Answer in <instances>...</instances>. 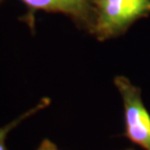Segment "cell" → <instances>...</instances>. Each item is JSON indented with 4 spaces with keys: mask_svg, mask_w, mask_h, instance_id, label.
Listing matches in <instances>:
<instances>
[{
    "mask_svg": "<svg viewBox=\"0 0 150 150\" xmlns=\"http://www.w3.org/2000/svg\"><path fill=\"white\" fill-rule=\"evenodd\" d=\"M37 150H59L57 148V146L54 145L52 141H50L48 139H43L41 141V144L39 145ZM127 150H134V149H127Z\"/></svg>",
    "mask_w": 150,
    "mask_h": 150,
    "instance_id": "obj_5",
    "label": "cell"
},
{
    "mask_svg": "<svg viewBox=\"0 0 150 150\" xmlns=\"http://www.w3.org/2000/svg\"><path fill=\"white\" fill-rule=\"evenodd\" d=\"M28 7L30 16L37 10L59 12L70 17L77 27L90 33L95 20L93 0H21Z\"/></svg>",
    "mask_w": 150,
    "mask_h": 150,
    "instance_id": "obj_3",
    "label": "cell"
},
{
    "mask_svg": "<svg viewBox=\"0 0 150 150\" xmlns=\"http://www.w3.org/2000/svg\"><path fill=\"white\" fill-rule=\"evenodd\" d=\"M91 35L99 41L125 35L139 19L150 15V0H93Z\"/></svg>",
    "mask_w": 150,
    "mask_h": 150,
    "instance_id": "obj_1",
    "label": "cell"
},
{
    "mask_svg": "<svg viewBox=\"0 0 150 150\" xmlns=\"http://www.w3.org/2000/svg\"><path fill=\"white\" fill-rule=\"evenodd\" d=\"M113 83L123 105L125 137L144 150H150V113L147 110L141 89L125 76H117Z\"/></svg>",
    "mask_w": 150,
    "mask_h": 150,
    "instance_id": "obj_2",
    "label": "cell"
},
{
    "mask_svg": "<svg viewBox=\"0 0 150 150\" xmlns=\"http://www.w3.org/2000/svg\"><path fill=\"white\" fill-rule=\"evenodd\" d=\"M50 105V99L49 98H42L40 102L36 105L33 108L31 109H29L28 111H26L25 113H22L20 115L16 120H13V121H11L10 123H8L7 126L5 127H1L0 128V150H8L7 148V146H6V140H7V136L9 134L12 129H15L19 125V123H21L22 121H25L27 118L29 117H31L32 115H35L36 112L38 111H40V110H42L43 108H46L47 106Z\"/></svg>",
    "mask_w": 150,
    "mask_h": 150,
    "instance_id": "obj_4",
    "label": "cell"
}]
</instances>
